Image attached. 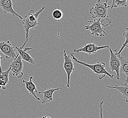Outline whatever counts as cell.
Instances as JSON below:
<instances>
[{
    "label": "cell",
    "instance_id": "obj_5",
    "mask_svg": "<svg viewBox=\"0 0 128 118\" xmlns=\"http://www.w3.org/2000/svg\"><path fill=\"white\" fill-rule=\"evenodd\" d=\"M110 57L109 62V67L112 72H116V78L117 80H120V62L118 57L116 56V53L117 51V50H112L111 48H108Z\"/></svg>",
    "mask_w": 128,
    "mask_h": 118
},
{
    "label": "cell",
    "instance_id": "obj_4",
    "mask_svg": "<svg viewBox=\"0 0 128 118\" xmlns=\"http://www.w3.org/2000/svg\"><path fill=\"white\" fill-rule=\"evenodd\" d=\"M10 73H12L13 76H16L18 79H20L24 76V73L22 72L23 63L22 59L18 53L16 57L10 64Z\"/></svg>",
    "mask_w": 128,
    "mask_h": 118
},
{
    "label": "cell",
    "instance_id": "obj_13",
    "mask_svg": "<svg viewBox=\"0 0 128 118\" xmlns=\"http://www.w3.org/2000/svg\"><path fill=\"white\" fill-rule=\"evenodd\" d=\"M62 89V88H49L44 91H40L38 92V94H43V97L42 101V104L50 102L53 100V94L54 92L56 90Z\"/></svg>",
    "mask_w": 128,
    "mask_h": 118
},
{
    "label": "cell",
    "instance_id": "obj_2",
    "mask_svg": "<svg viewBox=\"0 0 128 118\" xmlns=\"http://www.w3.org/2000/svg\"><path fill=\"white\" fill-rule=\"evenodd\" d=\"M71 56L75 62L78 64H80L82 66L88 67L90 69H91V70L98 76L99 80H101L106 76H108L111 79H114V76L113 74H111L107 72V70L106 68V65L104 63L101 62H97L96 64H90L78 60L75 57L73 53H71Z\"/></svg>",
    "mask_w": 128,
    "mask_h": 118
},
{
    "label": "cell",
    "instance_id": "obj_7",
    "mask_svg": "<svg viewBox=\"0 0 128 118\" xmlns=\"http://www.w3.org/2000/svg\"><path fill=\"white\" fill-rule=\"evenodd\" d=\"M64 62L63 64L64 69L67 74L66 86L68 88L70 87V76L74 70V64L70 56L67 54L66 50H64Z\"/></svg>",
    "mask_w": 128,
    "mask_h": 118
},
{
    "label": "cell",
    "instance_id": "obj_21",
    "mask_svg": "<svg viewBox=\"0 0 128 118\" xmlns=\"http://www.w3.org/2000/svg\"><path fill=\"white\" fill-rule=\"evenodd\" d=\"M2 57L0 56V73L2 72V66H1V64H0V61L2 59Z\"/></svg>",
    "mask_w": 128,
    "mask_h": 118
},
{
    "label": "cell",
    "instance_id": "obj_12",
    "mask_svg": "<svg viewBox=\"0 0 128 118\" xmlns=\"http://www.w3.org/2000/svg\"><path fill=\"white\" fill-rule=\"evenodd\" d=\"M32 80H33V77L30 76L29 80H23L22 82L23 83H25L26 84V88L27 90V91L29 92V93L30 94H31L33 96H34V98H36L37 100L39 101L40 100V98L36 96V93H38V91L37 90L36 85L32 81Z\"/></svg>",
    "mask_w": 128,
    "mask_h": 118
},
{
    "label": "cell",
    "instance_id": "obj_23",
    "mask_svg": "<svg viewBox=\"0 0 128 118\" xmlns=\"http://www.w3.org/2000/svg\"><path fill=\"white\" fill-rule=\"evenodd\" d=\"M99 1H100V0H97V2H99Z\"/></svg>",
    "mask_w": 128,
    "mask_h": 118
},
{
    "label": "cell",
    "instance_id": "obj_8",
    "mask_svg": "<svg viewBox=\"0 0 128 118\" xmlns=\"http://www.w3.org/2000/svg\"><path fill=\"white\" fill-rule=\"evenodd\" d=\"M22 24L23 25V29L25 30L26 33V40L23 44L22 46L20 47V48L22 49H23V47L25 46V45L26 44L28 40V37L29 36V30L30 29H37L38 25H39L40 23L37 22V21L32 22L28 19L26 15L22 19Z\"/></svg>",
    "mask_w": 128,
    "mask_h": 118
},
{
    "label": "cell",
    "instance_id": "obj_16",
    "mask_svg": "<svg viewBox=\"0 0 128 118\" xmlns=\"http://www.w3.org/2000/svg\"><path fill=\"white\" fill-rule=\"evenodd\" d=\"M120 62V72L126 74V77H128V60L124 58L121 56H118Z\"/></svg>",
    "mask_w": 128,
    "mask_h": 118
},
{
    "label": "cell",
    "instance_id": "obj_1",
    "mask_svg": "<svg viewBox=\"0 0 128 118\" xmlns=\"http://www.w3.org/2000/svg\"><path fill=\"white\" fill-rule=\"evenodd\" d=\"M104 2H101L100 1L98 2L90 10V13L93 18L100 19L101 23L106 20L108 22V24H110L112 22L111 18H110L108 14V9L111 8V6L107 5L108 0H105Z\"/></svg>",
    "mask_w": 128,
    "mask_h": 118
},
{
    "label": "cell",
    "instance_id": "obj_14",
    "mask_svg": "<svg viewBox=\"0 0 128 118\" xmlns=\"http://www.w3.org/2000/svg\"><path fill=\"white\" fill-rule=\"evenodd\" d=\"M15 49L17 50L18 53L19 54L21 58L23 60H24L26 62H27L31 64H34V60L30 56V54H28L26 51L32 50V48L30 47H26L24 49H22L20 47H15Z\"/></svg>",
    "mask_w": 128,
    "mask_h": 118
},
{
    "label": "cell",
    "instance_id": "obj_15",
    "mask_svg": "<svg viewBox=\"0 0 128 118\" xmlns=\"http://www.w3.org/2000/svg\"><path fill=\"white\" fill-rule=\"evenodd\" d=\"M10 67L7 70L0 73V88L5 90L6 86L9 82V74L10 73Z\"/></svg>",
    "mask_w": 128,
    "mask_h": 118
},
{
    "label": "cell",
    "instance_id": "obj_6",
    "mask_svg": "<svg viewBox=\"0 0 128 118\" xmlns=\"http://www.w3.org/2000/svg\"><path fill=\"white\" fill-rule=\"evenodd\" d=\"M0 50L6 59H14L16 56V49L12 46L10 41L0 42Z\"/></svg>",
    "mask_w": 128,
    "mask_h": 118
},
{
    "label": "cell",
    "instance_id": "obj_11",
    "mask_svg": "<svg viewBox=\"0 0 128 118\" xmlns=\"http://www.w3.org/2000/svg\"><path fill=\"white\" fill-rule=\"evenodd\" d=\"M128 77H126V80L123 83L120 84V86H118L117 84H116L114 86H106V87L109 88H113L117 90L120 93L122 94V96L124 98V99L126 103H128Z\"/></svg>",
    "mask_w": 128,
    "mask_h": 118
},
{
    "label": "cell",
    "instance_id": "obj_20",
    "mask_svg": "<svg viewBox=\"0 0 128 118\" xmlns=\"http://www.w3.org/2000/svg\"><path fill=\"white\" fill-rule=\"evenodd\" d=\"M104 101H101L98 104V107L100 109V118H103V104Z\"/></svg>",
    "mask_w": 128,
    "mask_h": 118
},
{
    "label": "cell",
    "instance_id": "obj_17",
    "mask_svg": "<svg viewBox=\"0 0 128 118\" xmlns=\"http://www.w3.org/2000/svg\"><path fill=\"white\" fill-rule=\"evenodd\" d=\"M128 5L127 0H113L111 5V8H117L121 6H127Z\"/></svg>",
    "mask_w": 128,
    "mask_h": 118
},
{
    "label": "cell",
    "instance_id": "obj_3",
    "mask_svg": "<svg viewBox=\"0 0 128 118\" xmlns=\"http://www.w3.org/2000/svg\"><path fill=\"white\" fill-rule=\"evenodd\" d=\"M88 22L91 24L86 25L85 26V28L90 32L91 35L100 37H104L107 35L106 32V30L104 27L109 26L110 24H104L103 23H101L100 19H94L93 21L88 20Z\"/></svg>",
    "mask_w": 128,
    "mask_h": 118
},
{
    "label": "cell",
    "instance_id": "obj_22",
    "mask_svg": "<svg viewBox=\"0 0 128 118\" xmlns=\"http://www.w3.org/2000/svg\"><path fill=\"white\" fill-rule=\"evenodd\" d=\"M52 118L51 117H47V116H43L42 117V118Z\"/></svg>",
    "mask_w": 128,
    "mask_h": 118
},
{
    "label": "cell",
    "instance_id": "obj_10",
    "mask_svg": "<svg viewBox=\"0 0 128 118\" xmlns=\"http://www.w3.org/2000/svg\"><path fill=\"white\" fill-rule=\"evenodd\" d=\"M0 8L5 13H10L14 16H16L22 20L23 17L18 15L13 8V3L12 0H0Z\"/></svg>",
    "mask_w": 128,
    "mask_h": 118
},
{
    "label": "cell",
    "instance_id": "obj_19",
    "mask_svg": "<svg viewBox=\"0 0 128 118\" xmlns=\"http://www.w3.org/2000/svg\"><path fill=\"white\" fill-rule=\"evenodd\" d=\"M63 14L62 10L59 9L58 8L55 9L52 12L53 17L55 20L58 21H59L62 19L63 17Z\"/></svg>",
    "mask_w": 128,
    "mask_h": 118
},
{
    "label": "cell",
    "instance_id": "obj_18",
    "mask_svg": "<svg viewBox=\"0 0 128 118\" xmlns=\"http://www.w3.org/2000/svg\"><path fill=\"white\" fill-rule=\"evenodd\" d=\"M128 28H126V31L125 32H124L123 33V36L125 38V42L124 43L122 46L121 47L120 50L118 51V52H116V54L117 56H120V53L121 52H122V50H123L124 48L125 47H126L127 48H128Z\"/></svg>",
    "mask_w": 128,
    "mask_h": 118
},
{
    "label": "cell",
    "instance_id": "obj_9",
    "mask_svg": "<svg viewBox=\"0 0 128 118\" xmlns=\"http://www.w3.org/2000/svg\"><path fill=\"white\" fill-rule=\"evenodd\" d=\"M105 48H109V46H98L95 43H89L85 44L84 46L82 48H79L78 49H74V52L75 53H79L80 52H83L84 53H87L88 54H95L96 52L100 50L105 49Z\"/></svg>",
    "mask_w": 128,
    "mask_h": 118
}]
</instances>
